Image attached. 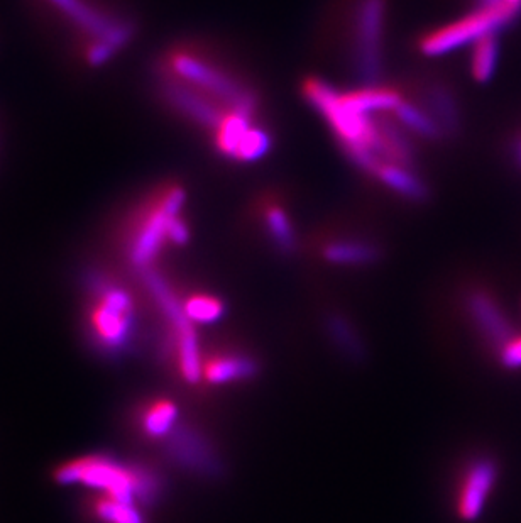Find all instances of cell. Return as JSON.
<instances>
[{"instance_id": "3957f363", "label": "cell", "mask_w": 521, "mask_h": 523, "mask_svg": "<svg viewBox=\"0 0 521 523\" xmlns=\"http://www.w3.org/2000/svg\"><path fill=\"white\" fill-rule=\"evenodd\" d=\"M56 481L61 485L92 486L104 491L105 495L134 505V501L153 500L158 491V481L153 474L143 469L126 468L107 457H83L63 464L56 471Z\"/></svg>"}, {"instance_id": "603a6c76", "label": "cell", "mask_w": 521, "mask_h": 523, "mask_svg": "<svg viewBox=\"0 0 521 523\" xmlns=\"http://www.w3.org/2000/svg\"><path fill=\"white\" fill-rule=\"evenodd\" d=\"M181 305L192 324H214L224 315V303L212 295H192Z\"/></svg>"}, {"instance_id": "8992f818", "label": "cell", "mask_w": 521, "mask_h": 523, "mask_svg": "<svg viewBox=\"0 0 521 523\" xmlns=\"http://www.w3.org/2000/svg\"><path fill=\"white\" fill-rule=\"evenodd\" d=\"M386 0H359L354 23V68L362 87L379 85L383 77Z\"/></svg>"}, {"instance_id": "cb8c5ba5", "label": "cell", "mask_w": 521, "mask_h": 523, "mask_svg": "<svg viewBox=\"0 0 521 523\" xmlns=\"http://www.w3.org/2000/svg\"><path fill=\"white\" fill-rule=\"evenodd\" d=\"M95 513L107 523H143L141 513L134 505L114 500L110 496H100L95 501Z\"/></svg>"}, {"instance_id": "d6986e66", "label": "cell", "mask_w": 521, "mask_h": 523, "mask_svg": "<svg viewBox=\"0 0 521 523\" xmlns=\"http://www.w3.org/2000/svg\"><path fill=\"white\" fill-rule=\"evenodd\" d=\"M253 126V119L231 112L214 133L215 148L219 149L225 158L237 161V153L241 149L242 141Z\"/></svg>"}, {"instance_id": "9c48e42d", "label": "cell", "mask_w": 521, "mask_h": 523, "mask_svg": "<svg viewBox=\"0 0 521 523\" xmlns=\"http://www.w3.org/2000/svg\"><path fill=\"white\" fill-rule=\"evenodd\" d=\"M161 92L165 95L166 100L175 109H178L183 116L188 117L190 121L197 122L198 126L210 129L212 133H215L220 124L224 122L225 117L231 114L227 107H224L209 95L193 89L187 83L180 82L176 78L168 77V75L163 77Z\"/></svg>"}, {"instance_id": "5bb4252c", "label": "cell", "mask_w": 521, "mask_h": 523, "mask_svg": "<svg viewBox=\"0 0 521 523\" xmlns=\"http://www.w3.org/2000/svg\"><path fill=\"white\" fill-rule=\"evenodd\" d=\"M379 182L398 193L400 197L413 202H423L428 197L427 183L415 173V168L395 165V163H384L376 175Z\"/></svg>"}, {"instance_id": "7402d4cb", "label": "cell", "mask_w": 521, "mask_h": 523, "mask_svg": "<svg viewBox=\"0 0 521 523\" xmlns=\"http://www.w3.org/2000/svg\"><path fill=\"white\" fill-rule=\"evenodd\" d=\"M173 446H175L176 457L183 463L190 464L192 468L207 471L214 463V456L209 447L193 434L178 435Z\"/></svg>"}, {"instance_id": "4316f807", "label": "cell", "mask_w": 521, "mask_h": 523, "mask_svg": "<svg viewBox=\"0 0 521 523\" xmlns=\"http://www.w3.org/2000/svg\"><path fill=\"white\" fill-rule=\"evenodd\" d=\"M501 364L505 368H521V337H513L500 349Z\"/></svg>"}, {"instance_id": "5b68a950", "label": "cell", "mask_w": 521, "mask_h": 523, "mask_svg": "<svg viewBox=\"0 0 521 523\" xmlns=\"http://www.w3.org/2000/svg\"><path fill=\"white\" fill-rule=\"evenodd\" d=\"M88 322L102 346L107 349L126 346L134 327V302L126 288L110 281H95Z\"/></svg>"}, {"instance_id": "4fadbf2b", "label": "cell", "mask_w": 521, "mask_h": 523, "mask_svg": "<svg viewBox=\"0 0 521 523\" xmlns=\"http://www.w3.org/2000/svg\"><path fill=\"white\" fill-rule=\"evenodd\" d=\"M344 104L352 111L364 114V116H381L384 112L393 114L396 107L405 100L400 90L388 87V85H373V87H361L347 94H341Z\"/></svg>"}, {"instance_id": "f546056e", "label": "cell", "mask_w": 521, "mask_h": 523, "mask_svg": "<svg viewBox=\"0 0 521 523\" xmlns=\"http://www.w3.org/2000/svg\"><path fill=\"white\" fill-rule=\"evenodd\" d=\"M496 4H503L501 0H481V6H496Z\"/></svg>"}, {"instance_id": "ba28073f", "label": "cell", "mask_w": 521, "mask_h": 523, "mask_svg": "<svg viewBox=\"0 0 521 523\" xmlns=\"http://www.w3.org/2000/svg\"><path fill=\"white\" fill-rule=\"evenodd\" d=\"M61 14L70 19L77 28L87 34L90 41L105 43L119 51L129 43L134 26L124 19L110 16L88 0H48Z\"/></svg>"}, {"instance_id": "52a82bcc", "label": "cell", "mask_w": 521, "mask_h": 523, "mask_svg": "<svg viewBox=\"0 0 521 523\" xmlns=\"http://www.w3.org/2000/svg\"><path fill=\"white\" fill-rule=\"evenodd\" d=\"M143 278L149 292L160 305L161 312L173 325L181 375L188 383H197L203 376V363L192 322L183 312V305L176 298L170 285H166L165 278L160 273L149 268L143 271Z\"/></svg>"}, {"instance_id": "30bf717a", "label": "cell", "mask_w": 521, "mask_h": 523, "mask_svg": "<svg viewBox=\"0 0 521 523\" xmlns=\"http://www.w3.org/2000/svg\"><path fill=\"white\" fill-rule=\"evenodd\" d=\"M496 478H498V468L489 457H479L467 468L457 501V512L462 520L474 522L481 517Z\"/></svg>"}, {"instance_id": "8fae6325", "label": "cell", "mask_w": 521, "mask_h": 523, "mask_svg": "<svg viewBox=\"0 0 521 523\" xmlns=\"http://www.w3.org/2000/svg\"><path fill=\"white\" fill-rule=\"evenodd\" d=\"M467 310L484 336L500 349L515 337L510 320L506 319L505 312L489 293L483 292V290L469 293Z\"/></svg>"}, {"instance_id": "ac0fdd59", "label": "cell", "mask_w": 521, "mask_h": 523, "mask_svg": "<svg viewBox=\"0 0 521 523\" xmlns=\"http://www.w3.org/2000/svg\"><path fill=\"white\" fill-rule=\"evenodd\" d=\"M263 215L264 226L276 249L283 254L293 253L297 248V234L286 210L281 205L268 202L264 204Z\"/></svg>"}, {"instance_id": "f1b7e54d", "label": "cell", "mask_w": 521, "mask_h": 523, "mask_svg": "<svg viewBox=\"0 0 521 523\" xmlns=\"http://www.w3.org/2000/svg\"><path fill=\"white\" fill-rule=\"evenodd\" d=\"M515 158L518 161V165H521V138L518 139V143L515 144Z\"/></svg>"}, {"instance_id": "44dd1931", "label": "cell", "mask_w": 521, "mask_h": 523, "mask_svg": "<svg viewBox=\"0 0 521 523\" xmlns=\"http://www.w3.org/2000/svg\"><path fill=\"white\" fill-rule=\"evenodd\" d=\"M178 407L170 400H156L143 413V432L151 439H161L175 429Z\"/></svg>"}, {"instance_id": "83f0119b", "label": "cell", "mask_w": 521, "mask_h": 523, "mask_svg": "<svg viewBox=\"0 0 521 523\" xmlns=\"http://www.w3.org/2000/svg\"><path fill=\"white\" fill-rule=\"evenodd\" d=\"M503 4H506V6L513 7V9H516V11H521V0H501Z\"/></svg>"}, {"instance_id": "2e32d148", "label": "cell", "mask_w": 521, "mask_h": 523, "mask_svg": "<svg viewBox=\"0 0 521 523\" xmlns=\"http://www.w3.org/2000/svg\"><path fill=\"white\" fill-rule=\"evenodd\" d=\"M256 373V363L253 359L239 354H224L215 356L203 364V376L212 385H224L231 381L246 380Z\"/></svg>"}, {"instance_id": "6da1fadb", "label": "cell", "mask_w": 521, "mask_h": 523, "mask_svg": "<svg viewBox=\"0 0 521 523\" xmlns=\"http://www.w3.org/2000/svg\"><path fill=\"white\" fill-rule=\"evenodd\" d=\"M183 204L185 190L180 185H168L141 209L127 237V256L139 271L149 270L166 244L188 243L190 229L181 219Z\"/></svg>"}, {"instance_id": "d4e9b609", "label": "cell", "mask_w": 521, "mask_h": 523, "mask_svg": "<svg viewBox=\"0 0 521 523\" xmlns=\"http://www.w3.org/2000/svg\"><path fill=\"white\" fill-rule=\"evenodd\" d=\"M273 139L269 136L268 131H264L263 127H258L254 124L251 131L246 134V138L242 141L241 149L237 153V161H258L266 156L269 149H271Z\"/></svg>"}, {"instance_id": "ffe728a7", "label": "cell", "mask_w": 521, "mask_h": 523, "mask_svg": "<svg viewBox=\"0 0 521 523\" xmlns=\"http://www.w3.org/2000/svg\"><path fill=\"white\" fill-rule=\"evenodd\" d=\"M500 60L498 34H489L472 45L471 75L476 82H489Z\"/></svg>"}, {"instance_id": "484cf974", "label": "cell", "mask_w": 521, "mask_h": 523, "mask_svg": "<svg viewBox=\"0 0 521 523\" xmlns=\"http://www.w3.org/2000/svg\"><path fill=\"white\" fill-rule=\"evenodd\" d=\"M329 327L335 339L341 342V346L351 353H359L361 347L357 342V337H354L351 327L347 324L346 320L339 317V315H332L329 319Z\"/></svg>"}, {"instance_id": "9a60e30c", "label": "cell", "mask_w": 521, "mask_h": 523, "mask_svg": "<svg viewBox=\"0 0 521 523\" xmlns=\"http://www.w3.org/2000/svg\"><path fill=\"white\" fill-rule=\"evenodd\" d=\"M322 256L334 265H371L381 256L378 246L361 239H335L322 248Z\"/></svg>"}, {"instance_id": "7c38bea8", "label": "cell", "mask_w": 521, "mask_h": 523, "mask_svg": "<svg viewBox=\"0 0 521 523\" xmlns=\"http://www.w3.org/2000/svg\"><path fill=\"white\" fill-rule=\"evenodd\" d=\"M422 105L428 114L439 122L445 138L461 131V109L452 90L442 82H430L423 87Z\"/></svg>"}, {"instance_id": "277c9868", "label": "cell", "mask_w": 521, "mask_h": 523, "mask_svg": "<svg viewBox=\"0 0 521 523\" xmlns=\"http://www.w3.org/2000/svg\"><path fill=\"white\" fill-rule=\"evenodd\" d=\"M518 14L520 12L506 4L481 6L478 11L457 19L456 23L425 34L418 41V48L425 56L447 55L462 46L474 45L489 34H498V31L513 23Z\"/></svg>"}, {"instance_id": "e0dca14e", "label": "cell", "mask_w": 521, "mask_h": 523, "mask_svg": "<svg viewBox=\"0 0 521 523\" xmlns=\"http://www.w3.org/2000/svg\"><path fill=\"white\" fill-rule=\"evenodd\" d=\"M391 116L395 117L396 121L400 122L406 131L417 134V136L427 139V141H440V139L445 138L439 122L435 121L434 117L428 114L427 109L423 105L408 102L405 99L396 107L395 112Z\"/></svg>"}, {"instance_id": "7a4b0ae2", "label": "cell", "mask_w": 521, "mask_h": 523, "mask_svg": "<svg viewBox=\"0 0 521 523\" xmlns=\"http://www.w3.org/2000/svg\"><path fill=\"white\" fill-rule=\"evenodd\" d=\"M165 70L168 77L200 90L231 112L249 117L253 121L258 116V94L246 82L200 53L181 48L170 51L166 55Z\"/></svg>"}]
</instances>
